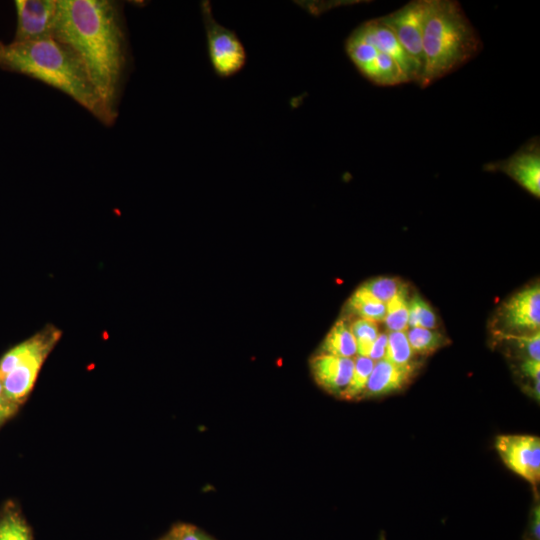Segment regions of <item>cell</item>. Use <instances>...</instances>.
I'll list each match as a JSON object with an SVG mask.
<instances>
[{
    "label": "cell",
    "mask_w": 540,
    "mask_h": 540,
    "mask_svg": "<svg viewBox=\"0 0 540 540\" xmlns=\"http://www.w3.org/2000/svg\"><path fill=\"white\" fill-rule=\"evenodd\" d=\"M368 80L380 86H394L410 82L399 64L390 56L380 52Z\"/></svg>",
    "instance_id": "16"
},
{
    "label": "cell",
    "mask_w": 540,
    "mask_h": 540,
    "mask_svg": "<svg viewBox=\"0 0 540 540\" xmlns=\"http://www.w3.org/2000/svg\"><path fill=\"white\" fill-rule=\"evenodd\" d=\"M350 330L356 342L358 356L368 357L379 335L376 322L360 318L350 325Z\"/></svg>",
    "instance_id": "22"
},
{
    "label": "cell",
    "mask_w": 540,
    "mask_h": 540,
    "mask_svg": "<svg viewBox=\"0 0 540 540\" xmlns=\"http://www.w3.org/2000/svg\"><path fill=\"white\" fill-rule=\"evenodd\" d=\"M171 540H214L197 527L190 524H179L168 534Z\"/></svg>",
    "instance_id": "27"
},
{
    "label": "cell",
    "mask_w": 540,
    "mask_h": 540,
    "mask_svg": "<svg viewBox=\"0 0 540 540\" xmlns=\"http://www.w3.org/2000/svg\"><path fill=\"white\" fill-rule=\"evenodd\" d=\"M495 448L504 464L536 486L540 479V439L533 435H499Z\"/></svg>",
    "instance_id": "6"
},
{
    "label": "cell",
    "mask_w": 540,
    "mask_h": 540,
    "mask_svg": "<svg viewBox=\"0 0 540 540\" xmlns=\"http://www.w3.org/2000/svg\"><path fill=\"white\" fill-rule=\"evenodd\" d=\"M500 321L506 334H533L540 329L539 284L526 287L511 296L500 309Z\"/></svg>",
    "instance_id": "8"
},
{
    "label": "cell",
    "mask_w": 540,
    "mask_h": 540,
    "mask_svg": "<svg viewBox=\"0 0 540 540\" xmlns=\"http://www.w3.org/2000/svg\"><path fill=\"white\" fill-rule=\"evenodd\" d=\"M522 374L531 380V383L539 389L540 383V361L524 359L520 365Z\"/></svg>",
    "instance_id": "28"
},
{
    "label": "cell",
    "mask_w": 540,
    "mask_h": 540,
    "mask_svg": "<svg viewBox=\"0 0 540 540\" xmlns=\"http://www.w3.org/2000/svg\"><path fill=\"white\" fill-rule=\"evenodd\" d=\"M539 528H540V509L539 505L533 511V518L531 524V531L534 540H539Z\"/></svg>",
    "instance_id": "30"
},
{
    "label": "cell",
    "mask_w": 540,
    "mask_h": 540,
    "mask_svg": "<svg viewBox=\"0 0 540 540\" xmlns=\"http://www.w3.org/2000/svg\"><path fill=\"white\" fill-rule=\"evenodd\" d=\"M17 27L13 41H36L53 37L57 0H16Z\"/></svg>",
    "instance_id": "10"
},
{
    "label": "cell",
    "mask_w": 540,
    "mask_h": 540,
    "mask_svg": "<svg viewBox=\"0 0 540 540\" xmlns=\"http://www.w3.org/2000/svg\"><path fill=\"white\" fill-rule=\"evenodd\" d=\"M485 169L508 175L533 196H540V144L535 137L505 160L487 163Z\"/></svg>",
    "instance_id": "9"
},
{
    "label": "cell",
    "mask_w": 540,
    "mask_h": 540,
    "mask_svg": "<svg viewBox=\"0 0 540 540\" xmlns=\"http://www.w3.org/2000/svg\"><path fill=\"white\" fill-rule=\"evenodd\" d=\"M0 540H32L30 528L19 512L9 510L2 514Z\"/></svg>",
    "instance_id": "21"
},
{
    "label": "cell",
    "mask_w": 540,
    "mask_h": 540,
    "mask_svg": "<svg viewBox=\"0 0 540 540\" xmlns=\"http://www.w3.org/2000/svg\"><path fill=\"white\" fill-rule=\"evenodd\" d=\"M38 336H34L9 350L0 360L1 380L15 369L18 364L34 349Z\"/></svg>",
    "instance_id": "25"
},
{
    "label": "cell",
    "mask_w": 540,
    "mask_h": 540,
    "mask_svg": "<svg viewBox=\"0 0 540 540\" xmlns=\"http://www.w3.org/2000/svg\"><path fill=\"white\" fill-rule=\"evenodd\" d=\"M53 38L81 59L111 120L128 65V44L120 6L110 0H57Z\"/></svg>",
    "instance_id": "1"
},
{
    "label": "cell",
    "mask_w": 540,
    "mask_h": 540,
    "mask_svg": "<svg viewBox=\"0 0 540 540\" xmlns=\"http://www.w3.org/2000/svg\"><path fill=\"white\" fill-rule=\"evenodd\" d=\"M417 362L400 366L385 359L375 362L362 398H377L404 389L417 372Z\"/></svg>",
    "instance_id": "13"
},
{
    "label": "cell",
    "mask_w": 540,
    "mask_h": 540,
    "mask_svg": "<svg viewBox=\"0 0 540 540\" xmlns=\"http://www.w3.org/2000/svg\"><path fill=\"white\" fill-rule=\"evenodd\" d=\"M353 32L373 45L378 52L384 53L394 59L410 82L420 83L422 69L407 54L393 31L380 18L363 22Z\"/></svg>",
    "instance_id": "11"
},
{
    "label": "cell",
    "mask_w": 540,
    "mask_h": 540,
    "mask_svg": "<svg viewBox=\"0 0 540 540\" xmlns=\"http://www.w3.org/2000/svg\"><path fill=\"white\" fill-rule=\"evenodd\" d=\"M0 407L8 411L10 414H12L14 409L17 407V405L11 403L6 398L1 378H0Z\"/></svg>",
    "instance_id": "31"
},
{
    "label": "cell",
    "mask_w": 540,
    "mask_h": 540,
    "mask_svg": "<svg viewBox=\"0 0 540 540\" xmlns=\"http://www.w3.org/2000/svg\"><path fill=\"white\" fill-rule=\"evenodd\" d=\"M387 346V333H379L377 339L375 340L371 351L369 353V358L374 362L384 359Z\"/></svg>",
    "instance_id": "29"
},
{
    "label": "cell",
    "mask_w": 540,
    "mask_h": 540,
    "mask_svg": "<svg viewBox=\"0 0 540 540\" xmlns=\"http://www.w3.org/2000/svg\"><path fill=\"white\" fill-rule=\"evenodd\" d=\"M161 540H171L169 535H167L166 537L162 538Z\"/></svg>",
    "instance_id": "33"
},
{
    "label": "cell",
    "mask_w": 540,
    "mask_h": 540,
    "mask_svg": "<svg viewBox=\"0 0 540 540\" xmlns=\"http://www.w3.org/2000/svg\"><path fill=\"white\" fill-rule=\"evenodd\" d=\"M375 362L369 357L354 358V368L350 382L340 398L345 400L361 399Z\"/></svg>",
    "instance_id": "19"
},
{
    "label": "cell",
    "mask_w": 540,
    "mask_h": 540,
    "mask_svg": "<svg viewBox=\"0 0 540 540\" xmlns=\"http://www.w3.org/2000/svg\"><path fill=\"white\" fill-rule=\"evenodd\" d=\"M414 355L407 338V331H390L387 334L385 360L406 366L416 362L413 360Z\"/></svg>",
    "instance_id": "20"
},
{
    "label": "cell",
    "mask_w": 540,
    "mask_h": 540,
    "mask_svg": "<svg viewBox=\"0 0 540 540\" xmlns=\"http://www.w3.org/2000/svg\"><path fill=\"white\" fill-rule=\"evenodd\" d=\"M432 0H414L380 20L395 34L407 54L423 72V32Z\"/></svg>",
    "instance_id": "5"
},
{
    "label": "cell",
    "mask_w": 540,
    "mask_h": 540,
    "mask_svg": "<svg viewBox=\"0 0 540 540\" xmlns=\"http://www.w3.org/2000/svg\"><path fill=\"white\" fill-rule=\"evenodd\" d=\"M200 10L214 73L220 78H230L238 74L247 62V53L242 41L233 30L216 21L208 0L200 2Z\"/></svg>",
    "instance_id": "4"
},
{
    "label": "cell",
    "mask_w": 540,
    "mask_h": 540,
    "mask_svg": "<svg viewBox=\"0 0 540 540\" xmlns=\"http://www.w3.org/2000/svg\"><path fill=\"white\" fill-rule=\"evenodd\" d=\"M319 353L345 358H353L357 354L354 336L344 319L338 320L330 329Z\"/></svg>",
    "instance_id": "14"
},
{
    "label": "cell",
    "mask_w": 540,
    "mask_h": 540,
    "mask_svg": "<svg viewBox=\"0 0 540 540\" xmlns=\"http://www.w3.org/2000/svg\"><path fill=\"white\" fill-rule=\"evenodd\" d=\"M310 368L315 381L321 388L334 396L341 397L352 377L354 358L319 353L311 359Z\"/></svg>",
    "instance_id": "12"
},
{
    "label": "cell",
    "mask_w": 540,
    "mask_h": 540,
    "mask_svg": "<svg viewBox=\"0 0 540 540\" xmlns=\"http://www.w3.org/2000/svg\"><path fill=\"white\" fill-rule=\"evenodd\" d=\"M408 327H421L434 330L437 318L431 306L419 295L415 294L408 303Z\"/></svg>",
    "instance_id": "23"
},
{
    "label": "cell",
    "mask_w": 540,
    "mask_h": 540,
    "mask_svg": "<svg viewBox=\"0 0 540 540\" xmlns=\"http://www.w3.org/2000/svg\"><path fill=\"white\" fill-rule=\"evenodd\" d=\"M501 338L513 341L525 354V359L540 361V332L533 334H506L496 332Z\"/></svg>",
    "instance_id": "26"
},
{
    "label": "cell",
    "mask_w": 540,
    "mask_h": 540,
    "mask_svg": "<svg viewBox=\"0 0 540 540\" xmlns=\"http://www.w3.org/2000/svg\"><path fill=\"white\" fill-rule=\"evenodd\" d=\"M37 336L34 349L2 379L6 398L15 405L31 391L46 356L59 337V332L51 329Z\"/></svg>",
    "instance_id": "7"
},
{
    "label": "cell",
    "mask_w": 540,
    "mask_h": 540,
    "mask_svg": "<svg viewBox=\"0 0 540 540\" xmlns=\"http://www.w3.org/2000/svg\"><path fill=\"white\" fill-rule=\"evenodd\" d=\"M482 42L460 4L432 0L423 32V72L419 85L425 88L473 59Z\"/></svg>",
    "instance_id": "3"
},
{
    "label": "cell",
    "mask_w": 540,
    "mask_h": 540,
    "mask_svg": "<svg viewBox=\"0 0 540 540\" xmlns=\"http://www.w3.org/2000/svg\"><path fill=\"white\" fill-rule=\"evenodd\" d=\"M0 67L40 80L71 97L102 123H113L81 59L53 37L0 42Z\"/></svg>",
    "instance_id": "2"
},
{
    "label": "cell",
    "mask_w": 540,
    "mask_h": 540,
    "mask_svg": "<svg viewBox=\"0 0 540 540\" xmlns=\"http://www.w3.org/2000/svg\"><path fill=\"white\" fill-rule=\"evenodd\" d=\"M405 284L394 277H377L366 281L363 285L374 297L383 303L392 299Z\"/></svg>",
    "instance_id": "24"
},
{
    "label": "cell",
    "mask_w": 540,
    "mask_h": 540,
    "mask_svg": "<svg viewBox=\"0 0 540 540\" xmlns=\"http://www.w3.org/2000/svg\"><path fill=\"white\" fill-rule=\"evenodd\" d=\"M407 338L413 352L419 355L432 354L449 342L442 333L421 327L410 328Z\"/></svg>",
    "instance_id": "18"
},
{
    "label": "cell",
    "mask_w": 540,
    "mask_h": 540,
    "mask_svg": "<svg viewBox=\"0 0 540 540\" xmlns=\"http://www.w3.org/2000/svg\"><path fill=\"white\" fill-rule=\"evenodd\" d=\"M348 309L361 319L373 322L384 321L386 314L385 303L374 297L369 291L360 286L350 297Z\"/></svg>",
    "instance_id": "15"
},
{
    "label": "cell",
    "mask_w": 540,
    "mask_h": 540,
    "mask_svg": "<svg viewBox=\"0 0 540 540\" xmlns=\"http://www.w3.org/2000/svg\"><path fill=\"white\" fill-rule=\"evenodd\" d=\"M408 289L405 284L400 291L390 299L386 305L384 318L385 325L389 331L408 330Z\"/></svg>",
    "instance_id": "17"
},
{
    "label": "cell",
    "mask_w": 540,
    "mask_h": 540,
    "mask_svg": "<svg viewBox=\"0 0 540 540\" xmlns=\"http://www.w3.org/2000/svg\"><path fill=\"white\" fill-rule=\"evenodd\" d=\"M9 415H11V414L8 411H6L2 407H0V420H2L3 418H5L6 416H9Z\"/></svg>",
    "instance_id": "32"
}]
</instances>
